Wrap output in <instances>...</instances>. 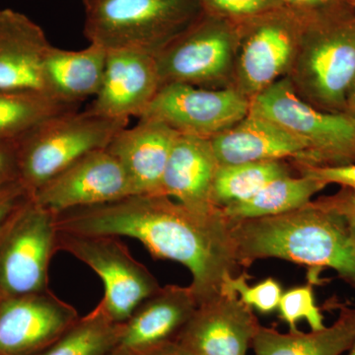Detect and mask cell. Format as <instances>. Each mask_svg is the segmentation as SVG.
Masks as SVG:
<instances>
[{"mask_svg": "<svg viewBox=\"0 0 355 355\" xmlns=\"http://www.w3.org/2000/svg\"><path fill=\"white\" fill-rule=\"evenodd\" d=\"M58 230L139 240L154 259L183 265L198 304L220 295L237 275L230 220L222 209L193 211L162 195L130 197L55 216Z\"/></svg>", "mask_w": 355, "mask_h": 355, "instance_id": "obj_1", "label": "cell"}, {"mask_svg": "<svg viewBox=\"0 0 355 355\" xmlns=\"http://www.w3.org/2000/svg\"><path fill=\"white\" fill-rule=\"evenodd\" d=\"M230 223L236 260L245 270L259 260L279 259L331 268L355 288V239L342 217L319 200L279 216Z\"/></svg>", "mask_w": 355, "mask_h": 355, "instance_id": "obj_2", "label": "cell"}, {"mask_svg": "<svg viewBox=\"0 0 355 355\" xmlns=\"http://www.w3.org/2000/svg\"><path fill=\"white\" fill-rule=\"evenodd\" d=\"M288 79L315 108L345 113L355 77V6L308 17Z\"/></svg>", "mask_w": 355, "mask_h": 355, "instance_id": "obj_3", "label": "cell"}, {"mask_svg": "<svg viewBox=\"0 0 355 355\" xmlns=\"http://www.w3.org/2000/svg\"><path fill=\"white\" fill-rule=\"evenodd\" d=\"M84 35L105 50L156 55L202 14L198 0H87Z\"/></svg>", "mask_w": 355, "mask_h": 355, "instance_id": "obj_4", "label": "cell"}, {"mask_svg": "<svg viewBox=\"0 0 355 355\" xmlns=\"http://www.w3.org/2000/svg\"><path fill=\"white\" fill-rule=\"evenodd\" d=\"M128 121L89 109L70 110L43 121L18 139L20 184L34 195L79 159L107 148Z\"/></svg>", "mask_w": 355, "mask_h": 355, "instance_id": "obj_5", "label": "cell"}, {"mask_svg": "<svg viewBox=\"0 0 355 355\" xmlns=\"http://www.w3.org/2000/svg\"><path fill=\"white\" fill-rule=\"evenodd\" d=\"M249 113L273 121L304 144V158L294 164L355 163L354 119L311 106L296 94L287 76L250 100Z\"/></svg>", "mask_w": 355, "mask_h": 355, "instance_id": "obj_6", "label": "cell"}, {"mask_svg": "<svg viewBox=\"0 0 355 355\" xmlns=\"http://www.w3.org/2000/svg\"><path fill=\"white\" fill-rule=\"evenodd\" d=\"M237 23L202 13L155 55L162 85L234 88Z\"/></svg>", "mask_w": 355, "mask_h": 355, "instance_id": "obj_7", "label": "cell"}, {"mask_svg": "<svg viewBox=\"0 0 355 355\" xmlns=\"http://www.w3.org/2000/svg\"><path fill=\"white\" fill-rule=\"evenodd\" d=\"M308 17L286 7L237 23L234 88L253 99L288 76Z\"/></svg>", "mask_w": 355, "mask_h": 355, "instance_id": "obj_8", "label": "cell"}, {"mask_svg": "<svg viewBox=\"0 0 355 355\" xmlns=\"http://www.w3.org/2000/svg\"><path fill=\"white\" fill-rule=\"evenodd\" d=\"M55 214L30 196L0 230V291L4 297L49 289V266L58 252Z\"/></svg>", "mask_w": 355, "mask_h": 355, "instance_id": "obj_9", "label": "cell"}, {"mask_svg": "<svg viewBox=\"0 0 355 355\" xmlns=\"http://www.w3.org/2000/svg\"><path fill=\"white\" fill-rule=\"evenodd\" d=\"M57 243L58 251L76 257L101 279L105 292L97 307L116 323H125L140 303L161 287L119 237L58 230Z\"/></svg>", "mask_w": 355, "mask_h": 355, "instance_id": "obj_10", "label": "cell"}, {"mask_svg": "<svg viewBox=\"0 0 355 355\" xmlns=\"http://www.w3.org/2000/svg\"><path fill=\"white\" fill-rule=\"evenodd\" d=\"M249 112L250 99L235 88L168 83L161 86L141 118L162 121L181 135L210 139L233 127Z\"/></svg>", "mask_w": 355, "mask_h": 355, "instance_id": "obj_11", "label": "cell"}, {"mask_svg": "<svg viewBox=\"0 0 355 355\" xmlns=\"http://www.w3.org/2000/svg\"><path fill=\"white\" fill-rule=\"evenodd\" d=\"M133 196L118 159L105 149L77 160L42 186L32 197L51 214L95 207Z\"/></svg>", "mask_w": 355, "mask_h": 355, "instance_id": "obj_12", "label": "cell"}, {"mask_svg": "<svg viewBox=\"0 0 355 355\" xmlns=\"http://www.w3.org/2000/svg\"><path fill=\"white\" fill-rule=\"evenodd\" d=\"M78 319L76 308L50 289L6 297L0 309V355H38Z\"/></svg>", "mask_w": 355, "mask_h": 355, "instance_id": "obj_13", "label": "cell"}, {"mask_svg": "<svg viewBox=\"0 0 355 355\" xmlns=\"http://www.w3.org/2000/svg\"><path fill=\"white\" fill-rule=\"evenodd\" d=\"M260 328L252 308L221 293L198 305L176 343L191 355H247Z\"/></svg>", "mask_w": 355, "mask_h": 355, "instance_id": "obj_14", "label": "cell"}, {"mask_svg": "<svg viewBox=\"0 0 355 355\" xmlns=\"http://www.w3.org/2000/svg\"><path fill=\"white\" fill-rule=\"evenodd\" d=\"M161 86L155 55L137 50L108 51L101 87L88 109L119 120L140 119Z\"/></svg>", "mask_w": 355, "mask_h": 355, "instance_id": "obj_15", "label": "cell"}, {"mask_svg": "<svg viewBox=\"0 0 355 355\" xmlns=\"http://www.w3.org/2000/svg\"><path fill=\"white\" fill-rule=\"evenodd\" d=\"M191 286H161L142 301L123 324L120 349L144 355L176 342L198 307Z\"/></svg>", "mask_w": 355, "mask_h": 355, "instance_id": "obj_16", "label": "cell"}, {"mask_svg": "<svg viewBox=\"0 0 355 355\" xmlns=\"http://www.w3.org/2000/svg\"><path fill=\"white\" fill-rule=\"evenodd\" d=\"M180 135L162 121L141 118L114 137L106 149L125 170L133 196L162 195L166 165Z\"/></svg>", "mask_w": 355, "mask_h": 355, "instance_id": "obj_17", "label": "cell"}, {"mask_svg": "<svg viewBox=\"0 0 355 355\" xmlns=\"http://www.w3.org/2000/svg\"><path fill=\"white\" fill-rule=\"evenodd\" d=\"M51 46L34 21L12 9H0V90L46 94L44 60Z\"/></svg>", "mask_w": 355, "mask_h": 355, "instance_id": "obj_18", "label": "cell"}, {"mask_svg": "<svg viewBox=\"0 0 355 355\" xmlns=\"http://www.w3.org/2000/svg\"><path fill=\"white\" fill-rule=\"evenodd\" d=\"M218 167L209 139L180 135L166 165L161 193L193 211H216L220 209L212 202L211 195Z\"/></svg>", "mask_w": 355, "mask_h": 355, "instance_id": "obj_19", "label": "cell"}, {"mask_svg": "<svg viewBox=\"0 0 355 355\" xmlns=\"http://www.w3.org/2000/svg\"><path fill=\"white\" fill-rule=\"evenodd\" d=\"M219 166L292 159L301 162L306 147L277 123L250 114L209 139Z\"/></svg>", "mask_w": 355, "mask_h": 355, "instance_id": "obj_20", "label": "cell"}, {"mask_svg": "<svg viewBox=\"0 0 355 355\" xmlns=\"http://www.w3.org/2000/svg\"><path fill=\"white\" fill-rule=\"evenodd\" d=\"M108 51L90 44L80 51H67L53 44L44 60V92L58 101L77 106L95 97L101 87Z\"/></svg>", "mask_w": 355, "mask_h": 355, "instance_id": "obj_21", "label": "cell"}, {"mask_svg": "<svg viewBox=\"0 0 355 355\" xmlns=\"http://www.w3.org/2000/svg\"><path fill=\"white\" fill-rule=\"evenodd\" d=\"M355 343V307L342 306L335 323L310 333L282 334L261 326L252 347L254 355H340Z\"/></svg>", "mask_w": 355, "mask_h": 355, "instance_id": "obj_22", "label": "cell"}, {"mask_svg": "<svg viewBox=\"0 0 355 355\" xmlns=\"http://www.w3.org/2000/svg\"><path fill=\"white\" fill-rule=\"evenodd\" d=\"M326 187L304 175H286L272 180L250 200L229 205L222 211L230 220L279 216L308 205Z\"/></svg>", "mask_w": 355, "mask_h": 355, "instance_id": "obj_23", "label": "cell"}, {"mask_svg": "<svg viewBox=\"0 0 355 355\" xmlns=\"http://www.w3.org/2000/svg\"><path fill=\"white\" fill-rule=\"evenodd\" d=\"M291 174L284 160L219 166L212 186V202L219 209L253 198L272 180Z\"/></svg>", "mask_w": 355, "mask_h": 355, "instance_id": "obj_24", "label": "cell"}, {"mask_svg": "<svg viewBox=\"0 0 355 355\" xmlns=\"http://www.w3.org/2000/svg\"><path fill=\"white\" fill-rule=\"evenodd\" d=\"M123 324L112 321L96 306L38 355H109L120 345Z\"/></svg>", "mask_w": 355, "mask_h": 355, "instance_id": "obj_25", "label": "cell"}, {"mask_svg": "<svg viewBox=\"0 0 355 355\" xmlns=\"http://www.w3.org/2000/svg\"><path fill=\"white\" fill-rule=\"evenodd\" d=\"M74 109L43 93L0 90V139H19L48 119Z\"/></svg>", "mask_w": 355, "mask_h": 355, "instance_id": "obj_26", "label": "cell"}, {"mask_svg": "<svg viewBox=\"0 0 355 355\" xmlns=\"http://www.w3.org/2000/svg\"><path fill=\"white\" fill-rule=\"evenodd\" d=\"M249 279L250 275L246 270L234 275L224 284L222 293L238 296L244 304L252 309L254 308L261 314H270L277 310L284 293L279 280L268 277L251 286L248 282Z\"/></svg>", "mask_w": 355, "mask_h": 355, "instance_id": "obj_27", "label": "cell"}, {"mask_svg": "<svg viewBox=\"0 0 355 355\" xmlns=\"http://www.w3.org/2000/svg\"><path fill=\"white\" fill-rule=\"evenodd\" d=\"M277 310L280 319L288 324L291 331H297L296 324L301 320L307 321L312 331L322 330L326 327L324 316L316 304L312 284L284 291Z\"/></svg>", "mask_w": 355, "mask_h": 355, "instance_id": "obj_28", "label": "cell"}, {"mask_svg": "<svg viewBox=\"0 0 355 355\" xmlns=\"http://www.w3.org/2000/svg\"><path fill=\"white\" fill-rule=\"evenodd\" d=\"M202 13L241 22L282 8L280 0H198Z\"/></svg>", "mask_w": 355, "mask_h": 355, "instance_id": "obj_29", "label": "cell"}, {"mask_svg": "<svg viewBox=\"0 0 355 355\" xmlns=\"http://www.w3.org/2000/svg\"><path fill=\"white\" fill-rule=\"evenodd\" d=\"M295 165L300 175H304L324 184H335L355 193V163L343 166Z\"/></svg>", "mask_w": 355, "mask_h": 355, "instance_id": "obj_30", "label": "cell"}, {"mask_svg": "<svg viewBox=\"0 0 355 355\" xmlns=\"http://www.w3.org/2000/svg\"><path fill=\"white\" fill-rule=\"evenodd\" d=\"M282 6L304 17H316L355 6V0H280Z\"/></svg>", "mask_w": 355, "mask_h": 355, "instance_id": "obj_31", "label": "cell"}, {"mask_svg": "<svg viewBox=\"0 0 355 355\" xmlns=\"http://www.w3.org/2000/svg\"><path fill=\"white\" fill-rule=\"evenodd\" d=\"M20 184L18 139H0V191Z\"/></svg>", "mask_w": 355, "mask_h": 355, "instance_id": "obj_32", "label": "cell"}, {"mask_svg": "<svg viewBox=\"0 0 355 355\" xmlns=\"http://www.w3.org/2000/svg\"><path fill=\"white\" fill-rule=\"evenodd\" d=\"M318 200L342 217L350 234L355 239V193L342 188L335 195L321 198Z\"/></svg>", "mask_w": 355, "mask_h": 355, "instance_id": "obj_33", "label": "cell"}, {"mask_svg": "<svg viewBox=\"0 0 355 355\" xmlns=\"http://www.w3.org/2000/svg\"><path fill=\"white\" fill-rule=\"evenodd\" d=\"M30 193L21 184H16L0 191V230L11 214L30 197Z\"/></svg>", "mask_w": 355, "mask_h": 355, "instance_id": "obj_34", "label": "cell"}, {"mask_svg": "<svg viewBox=\"0 0 355 355\" xmlns=\"http://www.w3.org/2000/svg\"><path fill=\"white\" fill-rule=\"evenodd\" d=\"M144 355H191L188 350L184 349L179 343L174 342L167 343L163 347H159Z\"/></svg>", "mask_w": 355, "mask_h": 355, "instance_id": "obj_35", "label": "cell"}, {"mask_svg": "<svg viewBox=\"0 0 355 355\" xmlns=\"http://www.w3.org/2000/svg\"><path fill=\"white\" fill-rule=\"evenodd\" d=\"M345 114H349L355 120V77L350 85L349 92H347Z\"/></svg>", "mask_w": 355, "mask_h": 355, "instance_id": "obj_36", "label": "cell"}, {"mask_svg": "<svg viewBox=\"0 0 355 355\" xmlns=\"http://www.w3.org/2000/svg\"><path fill=\"white\" fill-rule=\"evenodd\" d=\"M109 355H135L132 354H130V352H125V350L120 349V347H118V349H116L114 350L113 352H111Z\"/></svg>", "mask_w": 355, "mask_h": 355, "instance_id": "obj_37", "label": "cell"}, {"mask_svg": "<svg viewBox=\"0 0 355 355\" xmlns=\"http://www.w3.org/2000/svg\"><path fill=\"white\" fill-rule=\"evenodd\" d=\"M347 355H355V343L354 345H352V347H350L349 354Z\"/></svg>", "mask_w": 355, "mask_h": 355, "instance_id": "obj_38", "label": "cell"}, {"mask_svg": "<svg viewBox=\"0 0 355 355\" xmlns=\"http://www.w3.org/2000/svg\"><path fill=\"white\" fill-rule=\"evenodd\" d=\"M4 295L3 294H2V292L0 291V309H1V305H2V302H3V300H4Z\"/></svg>", "mask_w": 355, "mask_h": 355, "instance_id": "obj_39", "label": "cell"}, {"mask_svg": "<svg viewBox=\"0 0 355 355\" xmlns=\"http://www.w3.org/2000/svg\"><path fill=\"white\" fill-rule=\"evenodd\" d=\"M84 2L87 1V0H83Z\"/></svg>", "mask_w": 355, "mask_h": 355, "instance_id": "obj_40", "label": "cell"}]
</instances>
